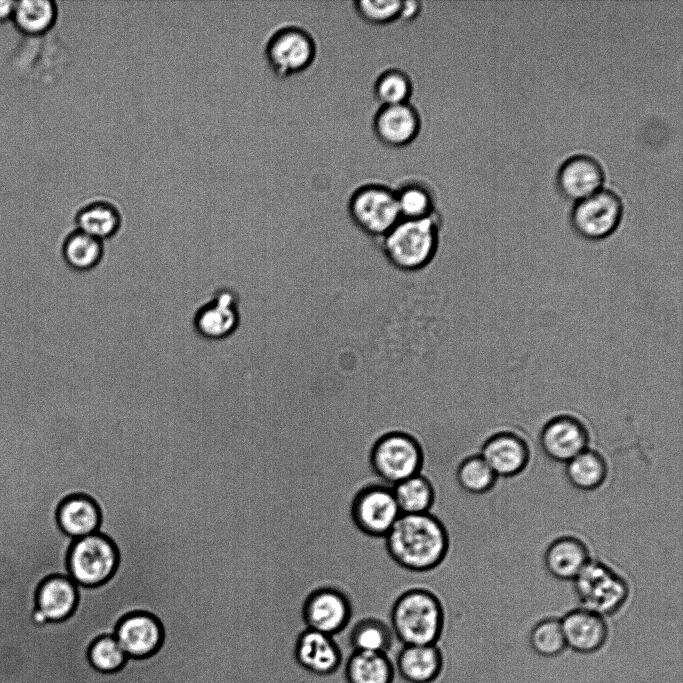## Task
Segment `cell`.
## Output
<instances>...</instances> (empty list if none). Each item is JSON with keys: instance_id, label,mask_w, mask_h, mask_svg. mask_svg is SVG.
<instances>
[{"instance_id": "20", "label": "cell", "mask_w": 683, "mask_h": 683, "mask_svg": "<svg viewBox=\"0 0 683 683\" xmlns=\"http://www.w3.org/2000/svg\"><path fill=\"white\" fill-rule=\"evenodd\" d=\"M401 646L384 619L375 616L362 617L348 629L346 643L340 645L348 653L353 651L385 653L393 659Z\"/></svg>"}, {"instance_id": "27", "label": "cell", "mask_w": 683, "mask_h": 683, "mask_svg": "<svg viewBox=\"0 0 683 683\" xmlns=\"http://www.w3.org/2000/svg\"><path fill=\"white\" fill-rule=\"evenodd\" d=\"M77 230L100 241L115 235L121 226L119 209L107 200H93L76 213Z\"/></svg>"}, {"instance_id": "19", "label": "cell", "mask_w": 683, "mask_h": 683, "mask_svg": "<svg viewBox=\"0 0 683 683\" xmlns=\"http://www.w3.org/2000/svg\"><path fill=\"white\" fill-rule=\"evenodd\" d=\"M114 637L128 657L143 658L160 646L162 629L151 615L135 613L121 620Z\"/></svg>"}, {"instance_id": "14", "label": "cell", "mask_w": 683, "mask_h": 683, "mask_svg": "<svg viewBox=\"0 0 683 683\" xmlns=\"http://www.w3.org/2000/svg\"><path fill=\"white\" fill-rule=\"evenodd\" d=\"M539 443L549 459L567 463L588 448L589 433L581 420L562 414L545 423L540 432Z\"/></svg>"}, {"instance_id": "37", "label": "cell", "mask_w": 683, "mask_h": 683, "mask_svg": "<svg viewBox=\"0 0 683 683\" xmlns=\"http://www.w3.org/2000/svg\"><path fill=\"white\" fill-rule=\"evenodd\" d=\"M423 3L420 1H402L399 21L411 22L422 12Z\"/></svg>"}, {"instance_id": "30", "label": "cell", "mask_w": 683, "mask_h": 683, "mask_svg": "<svg viewBox=\"0 0 683 683\" xmlns=\"http://www.w3.org/2000/svg\"><path fill=\"white\" fill-rule=\"evenodd\" d=\"M12 16L22 31L39 34L54 25L57 6L51 0H21L15 2Z\"/></svg>"}, {"instance_id": "7", "label": "cell", "mask_w": 683, "mask_h": 683, "mask_svg": "<svg viewBox=\"0 0 683 683\" xmlns=\"http://www.w3.org/2000/svg\"><path fill=\"white\" fill-rule=\"evenodd\" d=\"M573 581L584 608L602 617L617 613L629 597L626 580L599 561L590 560Z\"/></svg>"}, {"instance_id": "24", "label": "cell", "mask_w": 683, "mask_h": 683, "mask_svg": "<svg viewBox=\"0 0 683 683\" xmlns=\"http://www.w3.org/2000/svg\"><path fill=\"white\" fill-rule=\"evenodd\" d=\"M77 603V590L70 577L52 576L46 579L37 592V609L48 621H61L69 617Z\"/></svg>"}, {"instance_id": "28", "label": "cell", "mask_w": 683, "mask_h": 683, "mask_svg": "<svg viewBox=\"0 0 683 683\" xmlns=\"http://www.w3.org/2000/svg\"><path fill=\"white\" fill-rule=\"evenodd\" d=\"M569 483L581 491L598 489L607 477V464L597 451L585 449L566 463Z\"/></svg>"}, {"instance_id": "35", "label": "cell", "mask_w": 683, "mask_h": 683, "mask_svg": "<svg viewBox=\"0 0 683 683\" xmlns=\"http://www.w3.org/2000/svg\"><path fill=\"white\" fill-rule=\"evenodd\" d=\"M401 3L398 0H358L353 2V8L363 21L384 26L399 21Z\"/></svg>"}, {"instance_id": "29", "label": "cell", "mask_w": 683, "mask_h": 683, "mask_svg": "<svg viewBox=\"0 0 683 683\" xmlns=\"http://www.w3.org/2000/svg\"><path fill=\"white\" fill-rule=\"evenodd\" d=\"M392 489L401 514L428 513L435 503V488L422 473L399 482Z\"/></svg>"}, {"instance_id": "13", "label": "cell", "mask_w": 683, "mask_h": 683, "mask_svg": "<svg viewBox=\"0 0 683 683\" xmlns=\"http://www.w3.org/2000/svg\"><path fill=\"white\" fill-rule=\"evenodd\" d=\"M422 129V116L411 102L380 106L372 119L377 140L390 148L412 144Z\"/></svg>"}, {"instance_id": "26", "label": "cell", "mask_w": 683, "mask_h": 683, "mask_svg": "<svg viewBox=\"0 0 683 683\" xmlns=\"http://www.w3.org/2000/svg\"><path fill=\"white\" fill-rule=\"evenodd\" d=\"M394 191L401 219H423L437 213L435 191L426 180L405 179Z\"/></svg>"}, {"instance_id": "17", "label": "cell", "mask_w": 683, "mask_h": 683, "mask_svg": "<svg viewBox=\"0 0 683 683\" xmlns=\"http://www.w3.org/2000/svg\"><path fill=\"white\" fill-rule=\"evenodd\" d=\"M481 457L496 476L513 477L529 463L530 450L526 441L509 431L491 435L483 444Z\"/></svg>"}, {"instance_id": "16", "label": "cell", "mask_w": 683, "mask_h": 683, "mask_svg": "<svg viewBox=\"0 0 683 683\" xmlns=\"http://www.w3.org/2000/svg\"><path fill=\"white\" fill-rule=\"evenodd\" d=\"M603 181L604 169L601 163L585 153L574 154L565 159L556 176L560 192L575 201L600 189Z\"/></svg>"}, {"instance_id": "21", "label": "cell", "mask_w": 683, "mask_h": 683, "mask_svg": "<svg viewBox=\"0 0 683 683\" xmlns=\"http://www.w3.org/2000/svg\"><path fill=\"white\" fill-rule=\"evenodd\" d=\"M543 561L552 577L562 581L574 580L589 563V550L581 539L562 536L547 547Z\"/></svg>"}, {"instance_id": "8", "label": "cell", "mask_w": 683, "mask_h": 683, "mask_svg": "<svg viewBox=\"0 0 683 683\" xmlns=\"http://www.w3.org/2000/svg\"><path fill=\"white\" fill-rule=\"evenodd\" d=\"M622 215L621 197L614 190L600 188L576 201L569 219L577 236L587 241H600L617 230Z\"/></svg>"}, {"instance_id": "3", "label": "cell", "mask_w": 683, "mask_h": 683, "mask_svg": "<svg viewBox=\"0 0 683 683\" xmlns=\"http://www.w3.org/2000/svg\"><path fill=\"white\" fill-rule=\"evenodd\" d=\"M440 228L438 213L423 219H400L381 238L385 258L400 271L414 272L425 268L437 253Z\"/></svg>"}, {"instance_id": "12", "label": "cell", "mask_w": 683, "mask_h": 683, "mask_svg": "<svg viewBox=\"0 0 683 683\" xmlns=\"http://www.w3.org/2000/svg\"><path fill=\"white\" fill-rule=\"evenodd\" d=\"M294 656L305 671L326 677L341 669L348 655L336 637L305 628L296 639Z\"/></svg>"}, {"instance_id": "2", "label": "cell", "mask_w": 683, "mask_h": 683, "mask_svg": "<svg viewBox=\"0 0 683 683\" xmlns=\"http://www.w3.org/2000/svg\"><path fill=\"white\" fill-rule=\"evenodd\" d=\"M445 622L441 600L426 588H411L401 593L389 613L390 627L401 646L440 645Z\"/></svg>"}, {"instance_id": "34", "label": "cell", "mask_w": 683, "mask_h": 683, "mask_svg": "<svg viewBox=\"0 0 683 683\" xmlns=\"http://www.w3.org/2000/svg\"><path fill=\"white\" fill-rule=\"evenodd\" d=\"M529 643L533 651L541 656L559 655L566 647L561 622L555 618L541 620L530 631Z\"/></svg>"}, {"instance_id": "33", "label": "cell", "mask_w": 683, "mask_h": 683, "mask_svg": "<svg viewBox=\"0 0 683 683\" xmlns=\"http://www.w3.org/2000/svg\"><path fill=\"white\" fill-rule=\"evenodd\" d=\"M496 478L497 476L481 455L464 458L456 470V480L459 486L471 494H483L490 491Z\"/></svg>"}, {"instance_id": "15", "label": "cell", "mask_w": 683, "mask_h": 683, "mask_svg": "<svg viewBox=\"0 0 683 683\" xmlns=\"http://www.w3.org/2000/svg\"><path fill=\"white\" fill-rule=\"evenodd\" d=\"M393 661L398 677L405 683H435L445 675L448 666L439 644L403 645Z\"/></svg>"}, {"instance_id": "10", "label": "cell", "mask_w": 683, "mask_h": 683, "mask_svg": "<svg viewBox=\"0 0 683 683\" xmlns=\"http://www.w3.org/2000/svg\"><path fill=\"white\" fill-rule=\"evenodd\" d=\"M400 515L393 489L384 483L363 486L350 504L353 524L369 537L384 538Z\"/></svg>"}, {"instance_id": "32", "label": "cell", "mask_w": 683, "mask_h": 683, "mask_svg": "<svg viewBox=\"0 0 683 683\" xmlns=\"http://www.w3.org/2000/svg\"><path fill=\"white\" fill-rule=\"evenodd\" d=\"M103 255L102 241L79 230L70 233L63 244L66 263L80 271L95 267Z\"/></svg>"}, {"instance_id": "1", "label": "cell", "mask_w": 683, "mask_h": 683, "mask_svg": "<svg viewBox=\"0 0 683 683\" xmlns=\"http://www.w3.org/2000/svg\"><path fill=\"white\" fill-rule=\"evenodd\" d=\"M386 550L400 567L427 572L438 567L449 551V535L432 513L401 514L384 537Z\"/></svg>"}, {"instance_id": "31", "label": "cell", "mask_w": 683, "mask_h": 683, "mask_svg": "<svg viewBox=\"0 0 683 683\" xmlns=\"http://www.w3.org/2000/svg\"><path fill=\"white\" fill-rule=\"evenodd\" d=\"M413 89L410 75L400 68L391 67L378 74L373 94L380 106L396 105L410 102Z\"/></svg>"}, {"instance_id": "36", "label": "cell", "mask_w": 683, "mask_h": 683, "mask_svg": "<svg viewBox=\"0 0 683 683\" xmlns=\"http://www.w3.org/2000/svg\"><path fill=\"white\" fill-rule=\"evenodd\" d=\"M127 657L114 636L96 640L89 651L91 664L101 672H113L120 669Z\"/></svg>"}, {"instance_id": "11", "label": "cell", "mask_w": 683, "mask_h": 683, "mask_svg": "<svg viewBox=\"0 0 683 683\" xmlns=\"http://www.w3.org/2000/svg\"><path fill=\"white\" fill-rule=\"evenodd\" d=\"M300 616L306 628L336 637L350 626L353 607L343 591L323 586L305 597Z\"/></svg>"}, {"instance_id": "25", "label": "cell", "mask_w": 683, "mask_h": 683, "mask_svg": "<svg viewBox=\"0 0 683 683\" xmlns=\"http://www.w3.org/2000/svg\"><path fill=\"white\" fill-rule=\"evenodd\" d=\"M57 519L65 534L78 539L97 531L100 512L92 499L84 495H75L61 503Z\"/></svg>"}, {"instance_id": "4", "label": "cell", "mask_w": 683, "mask_h": 683, "mask_svg": "<svg viewBox=\"0 0 683 683\" xmlns=\"http://www.w3.org/2000/svg\"><path fill=\"white\" fill-rule=\"evenodd\" d=\"M263 50L268 67L281 79L307 71L318 55L314 35L297 23H284L273 29L265 40Z\"/></svg>"}, {"instance_id": "38", "label": "cell", "mask_w": 683, "mask_h": 683, "mask_svg": "<svg viewBox=\"0 0 683 683\" xmlns=\"http://www.w3.org/2000/svg\"><path fill=\"white\" fill-rule=\"evenodd\" d=\"M15 1L0 0V20H3L13 14Z\"/></svg>"}, {"instance_id": "22", "label": "cell", "mask_w": 683, "mask_h": 683, "mask_svg": "<svg viewBox=\"0 0 683 683\" xmlns=\"http://www.w3.org/2000/svg\"><path fill=\"white\" fill-rule=\"evenodd\" d=\"M239 322L237 299L229 290L220 291L195 316V327L204 337L220 339L230 335Z\"/></svg>"}, {"instance_id": "18", "label": "cell", "mask_w": 683, "mask_h": 683, "mask_svg": "<svg viewBox=\"0 0 683 683\" xmlns=\"http://www.w3.org/2000/svg\"><path fill=\"white\" fill-rule=\"evenodd\" d=\"M560 622L566 646L576 652L594 653L608 638V627L604 618L585 608L568 612Z\"/></svg>"}, {"instance_id": "9", "label": "cell", "mask_w": 683, "mask_h": 683, "mask_svg": "<svg viewBox=\"0 0 683 683\" xmlns=\"http://www.w3.org/2000/svg\"><path fill=\"white\" fill-rule=\"evenodd\" d=\"M118 553L110 539L97 532L75 539L68 556L71 580L94 587L106 582L115 572Z\"/></svg>"}, {"instance_id": "5", "label": "cell", "mask_w": 683, "mask_h": 683, "mask_svg": "<svg viewBox=\"0 0 683 683\" xmlns=\"http://www.w3.org/2000/svg\"><path fill=\"white\" fill-rule=\"evenodd\" d=\"M373 473L388 486L421 473L424 451L421 443L412 434L392 430L382 434L373 443L369 454Z\"/></svg>"}, {"instance_id": "6", "label": "cell", "mask_w": 683, "mask_h": 683, "mask_svg": "<svg viewBox=\"0 0 683 683\" xmlns=\"http://www.w3.org/2000/svg\"><path fill=\"white\" fill-rule=\"evenodd\" d=\"M350 219L363 233L382 238L401 219L394 188L379 182L358 186L347 204Z\"/></svg>"}, {"instance_id": "23", "label": "cell", "mask_w": 683, "mask_h": 683, "mask_svg": "<svg viewBox=\"0 0 683 683\" xmlns=\"http://www.w3.org/2000/svg\"><path fill=\"white\" fill-rule=\"evenodd\" d=\"M347 683H396L399 679L393 658L385 653L351 652L344 660Z\"/></svg>"}]
</instances>
